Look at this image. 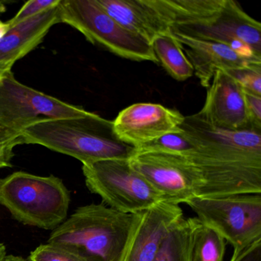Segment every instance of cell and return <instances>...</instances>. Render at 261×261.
Returning <instances> with one entry per match:
<instances>
[{"label": "cell", "mask_w": 261, "mask_h": 261, "mask_svg": "<svg viewBox=\"0 0 261 261\" xmlns=\"http://www.w3.org/2000/svg\"><path fill=\"white\" fill-rule=\"evenodd\" d=\"M181 128L195 146L189 157L204 179L197 197L261 194V129L224 130L197 114L185 117Z\"/></svg>", "instance_id": "cell-1"}, {"label": "cell", "mask_w": 261, "mask_h": 261, "mask_svg": "<svg viewBox=\"0 0 261 261\" xmlns=\"http://www.w3.org/2000/svg\"><path fill=\"white\" fill-rule=\"evenodd\" d=\"M141 213L102 204L82 206L54 229L48 243L85 261H122Z\"/></svg>", "instance_id": "cell-2"}, {"label": "cell", "mask_w": 261, "mask_h": 261, "mask_svg": "<svg viewBox=\"0 0 261 261\" xmlns=\"http://www.w3.org/2000/svg\"><path fill=\"white\" fill-rule=\"evenodd\" d=\"M24 144H39L77 159L82 164L129 160L135 148L116 135L113 121L94 113L84 117L43 120L22 133Z\"/></svg>", "instance_id": "cell-3"}, {"label": "cell", "mask_w": 261, "mask_h": 261, "mask_svg": "<svg viewBox=\"0 0 261 261\" xmlns=\"http://www.w3.org/2000/svg\"><path fill=\"white\" fill-rule=\"evenodd\" d=\"M0 204L22 224L54 230L66 219L70 193L55 175L16 172L0 178Z\"/></svg>", "instance_id": "cell-4"}, {"label": "cell", "mask_w": 261, "mask_h": 261, "mask_svg": "<svg viewBox=\"0 0 261 261\" xmlns=\"http://www.w3.org/2000/svg\"><path fill=\"white\" fill-rule=\"evenodd\" d=\"M59 8L60 23L75 29L94 45L123 59L158 63L151 44L122 27L96 0H61Z\"/></svg>", "instance_id": "cell-5"}, {"label": "cell", "mask_w": 261, "mask_h": 261, "mask_svg": "<svg viewBox=\"0 0 261 261\" xmlns=\"http://www.w3.org/2000/svg\"><path fill=\"white\" fill-rule=\"evenodd\" d=\"M187 204L201 224L231 244L233 253L261 240V194L217 198L195 196Z\"/></svg>", "instance_id": "cell-6"}, {"label": "cell", "mask_w": 261, "mask_h": 261, "mask_svg": "<svg viewBox=\"0 0 261 261\" xmlns=\"http://www.w3.org/2000/svg\"><path fill=\"white\" fill-rule=\"evenodd\" d=\"M82 171L88 189L118 212L138 214L163 201L160 194L131 167L128 160L83 164Z\"/></svg>", "instance_id": "cell-7"}, {"label": "cell", "mask_w": 261, "mask_h": 261, "mask_svg": "<svg viewBox=\"0 0 261 261\" xmlns=\"http://www.w3.org/2000/svg\"><path fill=\"white\" fill-rule=\"evenodd\" d=\"M90 113L20 83L12 70L0 77V127L14 134L22 135L29 126L43 120L84 117Z\"/></svg>", "instance_id": "cell-8"}, {"label": "cell", "mask_w": 261, "mask_h": 261, "mask_svg": "<svg viewBox=\"0 0 261 261\" xmlns=\"http://www.w3.org/2000/svg\"><path fill=\"white\" fill-rule=\"evenodd\" d=\"M128 161L163 201L170 204H187L204 186L202 175L189 156L135 152Z\"/></svg>", "instance_id": "cell-9"}, {"label": "cell", "mask_w": 261, "mask_h": 261, "mask_svg": "<svg viewBox=\"0 0 261 261\" xmlns=\"http://www.w3.org/2000/svg\"><path fill=\"white\" fill-rule=\"evenodd\" d=\"M171 33L225 44L250 60L261 62V24L234 0H226L218 16L200 25H176Z\"/></svg>", "instance_id": "cell-10"}, {"label": "cell", "mask_w": 261, "mask_h": 261, "mask_svg": "<svg viewBox=\"0 0 261 261\" xmlns=\"http://www.w3.org/2000/svg\"><path fill=\"white\" fill-rule=\"evenodd\" d=\"M184 116L161 105L138 103L119 113L113 121L116 135L134 148L170 133L179 132Z\"/></svg>", "instance_id": "cell-11"}, {"label": "cell", "mask_w": 261, "mask_h": 261, "mask_svg": "<svg viewBox=\"0 0 261 261\" xmlns=\"http://www.w3.org/2000/svg\"><path fill=\"white\" fill-rule=\"evenodd\" d=\"M211 82L204 106L196 114L201 120L224 130L259 129L250 123L244 89L235 79L226 71L218 70Z\"/></svg>", "instance_id": "cell-12"}, {"label": "cell", "mask_w": 261, "mask_h": 261, "mask_svg": "<svg viewBox=\"0 0 261 261\" xmlns=\"http://www.w3.org/2000/svg\"><path fill=\"white\" fill-rule=\"evenodd\" d=\"M183 218L179 205L163 201L142 212L122 261H154L168 232Z\"/></svg>", "instance_id": "cell-13"}, {"label": "cell", "mask_w": 261, "mask_h": 261, "mask_svg": "<svg viewBox=\"0 0 261 261\" xmlns=\"http://www.w3.org/2000/svg\"><path fill=\"white\" fill-rule=\"evenodd\" d=\"M181 44L183 51L193 67L194 74L204 88H208L215 71L237 69L253 62L235 51L231 47L220 42L203 40L172 33Z\"/></svg>", "instance_id": "cell-14"}, {"label": "cell", "mask_w": 261, "mask_h": 261, "mask_svg": "<svg viewBox=\"0 0 261 261\" xmlns=\"http://www.w3.org/2000/svg\"><path fill=\"white\" fill-rule=\"evenodd\" d=\"M59 5L12 27L0 40V73L12 70L43 41L53 25L60 23Z\"/></svg>", "instance_id": "cell-15"}, {"label": "cell", "mask_w": 261, "mask_h": 261, "mask_svg": "<svg viewBox=\"0 0 261 261\" xmlns=\"http://www.w3.org/2000/svg\"><path fill=\"white\" fill-rule=\"evenodd\" d=\"M98 5L122 27L152 43L171 27L161 17L149 0H96Z\"/></svg>", "instance_id": "cell-16"}, {"label": "cell", "mask_w": 261, "mask_h": 261, "mask_svg": "<svg viewBox=\"0 0 261 261\" xmlns=\"http://www.w3.org/2000/svg\"><path fill=\"white\" fill-rule=\"evenodd\" d=\"M170 25H200L218 16L226 0H149Z\"/></svg>", "instance_id": "cell-17"}, {"label": "cell", "mask_w": 261, "mask_h": 261, "mask_svg": "<svg viewBox=\"0 0 261 261\" xmlns=\"http://www.w3.org/2000/svg\"><path fill=\"white\" fill-rule=\"evenodd\" d=\"M201 222L197 218H183L168 232L154 261H193L195 234Z\"/></svg>", "instance_id": "cell-18"}, {"label": "cell", "mask_w": 261, "mask_h": 261, "mask_svg": "<svg viewBox=\"0 0 261 261\" xmlns=\"http://www.w3.org/2000/svg\"><path fill=\"white\" fill-rule=\"evenodd\" d=\"M151 45L158 63L161 64L174 79L182 82L193 76V67L185 55L181 44L172 33L159 36Z\"/></svg>", "instance_id": "cell-19"}, {"label": "cell", "mask_w": 261, "mask_h": 261, "mask_svg": "<svg viewBox=\"0 0 261 261\" xmlns=\"http://www.w3.org/2000/svg\"><path fill=\"white\" fill-rule=\"evenodd\" d=\"M225 240L212 229L200 224L192 250L193 261H224Z\"/></svg>", "instance_id": "cell-20"}, {"label": "cell", "mask_w": 261, "mask_h": 261, "mask_svg": "<svg viewBox=\"0 0 261 261\" xmlns=\"http://www.w3.org/2000/svg\"><path fill=\"white\" fill-rule=\"evenodd\" d=\"M195 146L182 129L179 132L166 134L153 141L135 148L137 152H161L191 156Z\"/></svg>", "instance_id": "cell-21"}, {"label": "cell", "mask_w": 261, "mask_h": 261, "mask_svg": "<svg viewBox=\"0 0 261 261\" xmlns=\"http://www.w3.org/2000/svg\"><path fill=\"white\" fill-rule=\"evenodd\" d=\"M224 71L235 79L244 91L261 97V63Z\"/></svg>", "instance_id": "cell-22"}, {"label": "cell", "mask_w": 261, "mask_h": 261, "mask_svg": "<svg viewBox=\"0 0 261 261\" xmlns=\"http://www.w3.org/2000/svg\"><path fill=\"white\" fill-rule=\"evenodd\" d=\"M28 261H85L77 255L53 244H42L29 256Z\"/></svg>", "instance_id": "cell-23"}, {"label": "cell", "mask_w": 261, "mask_h": 261, "mask_svg": "<svg viewBox=\"0 0 261 261\" xmlns=\"http://www.w3.org/2000/svg\"><path fill=\"white\" fill-rule=\"evenodd\" d=\"M60 2L61 0H30L22 6L17 14L9 22L12 27H15L30 18L57 7Z\"/></svg>", "instance_id": "cell-24"}, {"label": "cell", "mask_w": 261, "mask_h": 261, "mask_svg": "<svg viewBox=\"0 0 261 261\" xmlns=\"http://www.w3.org/2000/svg\"><path fill=\"white\" fill-rule=\"evenodd\" d=\"M21 144H24L22 135L0 127V169L12 167V159L14 156L13 149Z\"/></svg>", "instance_id": "cell-25"}, {"label": "cell", "mask_w": 261, "mask_h": 261, "mask_svg": "<svg viewBox=\"0 0 261 261\" xmlns=\"http://www.w3.org/2000/svg\"><path fill=\"white\" fill-rule=\"evenodd\" d=\"M244 99L250 123L261 129V97L244 91Z\"/></svg>", "instance_id": "cell-26"}, {"label": "cell", "mask_w": 261, "mask_h": 261, "mask_svg": "<svg viewBox=\"0 0 261 261\" xmlns=\"http://www.w3.org/2000/svg\"><path fill=\"white\" fill-rule=\"evenodd\" d=\"M230 261H261V240L241 251L233 253Z\"/></svg>", "instance_id": "cell-27"}, {"label": "cell", "mask_w": 261, "mask_h": 261, "mask_svg": "<svg viewBox=\"0 0 261 261\" xmlns=\"http://www.w3.org/2000/svg\"><path fill=\"white\" fill-rule=\"evenodd\" d=\"M12 28L9 21L7 22H3L0 21V40L7 34L10 29Z\"/></svg>", "instance_id": "cell-28"}, {"label": "cell", "mask_w": 261, "mask_h": 261, "mask_svg": "<svg viewBox=\"0 0 261 261\" xmlns=\"http://www.w3.org/2000/svg\"><path fill=\"white\" fill-rule=\"evenodd\" d=\"M7 247L2 243H0V261H5L7 256Z\"/></svg>", "instance_id": "cell-29"}, {"label": "cell", "mask_w": 261, "mask_h": 261, "mask_svg": "<svg viewBox=\"0 0 261 261\" xmlns=\"http://www.w3.org/2000/svg\"><path fill=\"white\" fill-rule=\"evenodd\" d=\"M5 261H28L22 256H15V255H7Z\"/></svg>", "instance_id": "cell-30"}, {"label": "cell", "mask_w": 261, "mask_h": 261, "mask_svg": "<svg viewBox=\"0 0 261 261\" xmlns=\"http://www.w3.org/2000/svg\"><path fill=\"white\" fill-rule=\"evenodd\" d=\"M6 11H7V6H6L5 3L0 1V16L4 14Z\"/></svg>", "instance_id": "cell-31"}, {"label": "cell", "mask_w": 261, "mask_h": 261, "mask_svg": "<svg viewBox=\"0 0 261 261\" xmlns=\"http://www.w3.org/2000/svg\"><path fill=\"white\" fill-rule=\"evenodd\" d=\"M3 74H1V75H0V77H1V76H2Z\"/></svg>", "instance_id": "cell-32"}]
</instances>
